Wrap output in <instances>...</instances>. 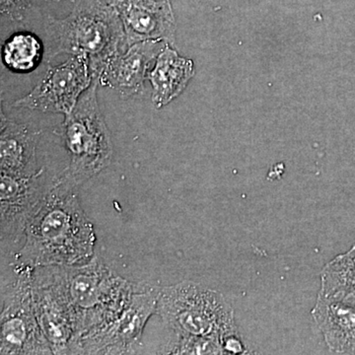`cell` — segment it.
<instances>
[{"instance_id":"30bf717a","label":"cell","mask_w":355,"mask_h":355,"mask_svg":"<svg viewBox=\"0 0 355 355\" xmlns=\"http://www.w3.org/2000/svg\"><path fill=\"white\" fill-rule=\"evenodd\" d=\"M57 178H50L44 167L32 176L1 174L0 179V232L1 243H15L24 237L28 222L46 197Z\"/></svg>"},{"instance_id":"8fae6325","label":"cell","mask_w":355,"mask_h":355,"mask_svg":"<svg viewBox=\"0 0 355 355\" xmlns=\"http://www.w3.org/2000/svg\"><path fill=\"white\" fill-rule=\"evenodd\" d=\"M120 14L127 46L144 41L174 43L171 0H109Z\"/></svg>"},{"instance_id":"9c48e42d","label":"cell","mask_w":355,"mask_h":355,"mask_svg":"<svg viewBox=\"0 0 355 355\" xmlns=\"http://www.w3.org/2000/svg\"><path fill=\"white\" fill-rule=\"evenodd\" d=\"M92 80L89 58L71 55L62 64L50 67L31 92L14 102L12 106L67 116L76 108L79 98Z\"/></svg>"},{"instance_id":"4fadbf2b","label":"cell","mask_w":355,"mask_h":355,"mask_svg":"<svg viewBox=\"0 0 355 355\" xmlns=\"http://www.w3.org/2000/svg\"><path fill=\"white\" fill-rule=\"evenodd\" d=\"M312 316L331 352L355 354V296L319 292Z\"/></svg>"},{"instance_id":"ba28073f","label":"cell","mask_w":355,"mask_h":355,"mask_svg":"<svg viewBox=\"0 0 355 355\" xmlns=\"http://www.w3.org/2000/svg\"><path fill=\"white\" fill-rule=\"evenodd\" d=\"M157 312V289L133 293L132 300L116 318L102 328L81 336L71 354H128L139 345L147 322Z\"/></svg>"},{"instance_id":"ffe728a7","label":"cell","mask_w":355,"mask_h":355,"mask_svg":"<svg viewBox=\"0 0 355 355\" xmlns=\"http://www.w3.org/2000/svg\"><path fill=\"white\" fill-rule=\"evenodd\" d=\"M225 354H245L246 349L240 340L238 335L230 336L222 342Z\"/></svg>"},{"instance_id":"ac0fdd59","label":"cell","mask_w":355,"mask_h":355,"mask_svg":"<svg viewBox=\"0 0 355 355\" xmlns=\"http://www.w3.org/2000/svg\"><path fill=\"white\" fill-rule=\"evenodd\" d=\"M163 350L165 354H225L221 343L203 336H176Z\"/></svg>"},{"instance_id":"44dd1931","label":"cell","mask_w":355,"mask_h":355,"mask_svg":"<svg viewBox=\"0 0 355 355\" xmlns=\"http://www.w3.org/2000/svg\"><path fill=\"white\" fill-rule=\"evenodd\" d=\"M53 1H58V2H60V1L76 2V0H53Z\"/></svg>"},{"instance_id":"d6986e66","label":"cell","mask_w":355,"mask_h":355,"mask_svg":"<svg viewBox=\"0 0 355 355\" xmlns=\"http://www.w3.org/2000/svg\"><path fill=\"white\" fill-rule=\"evenodd\" d=\"M30 7V0H0V12L2 17L13 22L24 20Z\"/></svg>"},{"instance_id":"7c38bea8","label":"cell","mask_w":355,"mask_h":355,"mask_svg":"<svg viewBox=\"0 0 355 355\" xmlns=\"http://www.w3.org/2000/svg\"><path fill=\"white\" fill-rule=\"evenodd\" d=\"M163 43L144 41L128 46L105 65L99 76L100 84L114 89L121 99L139 94L148 79L149 67L162 51Z\"/></svg>"},{"instance_id":"3957f363","label":"cell","mask_w":355,"mask_h":355,"mask_svg":"<svg viewBox=\"0 0 355 355\" xmlns=\"http://www.w3.org/2000/svg\"><path fill=\"white\" fill-rule=\"evenodd\" d=\"M65 286L76 319V336L106 326L130 304L133 286L112 270L99 256L81 266H62Z\"/></svg>"},{"instance_id":"6da1fadb","label":"cell","mask_w":355,"mask_h":355,"mask_svg":"<svg viewBox=\"0 0 355 355\" xmlns=\"http://www.w3.org/2000/svg\"><path fill=\"white\" fill-rule=\"evenodd\" d=\"M77 188L57 178L28 222L18 268L81 266L94 258V226L81 207Z\"/></svg>"},{"instance_id":"5b68a950","label":"cell","mask_w":355,"mask_h":355,"mask_svg":"<svg viewBox=\"0 0 355 355\" xmlns=\"http://www.w3.org/2000/svg\"><path fill=\"white\" fill-rule=\"evenodd\" d=\"M99 84V76H93L92 83L62 125L70 162L60 177L76 187L109 167L113 157L111 135L98 104Z\"/></svg>"},{"instance_id":"5bb4252c","label":"cell","mask_w":355,"mask_h":355,"mask_svg":"<svg viewBox=\"0 0 355 355\" xmlns=\"http://www.w3.org/2000/svg\"><path fill=\"white\" fill-rule=\"evenodd\" d=\"M0 125L1 174L28 177L38 173L39 132L28 125L10 120L2 111Z\"/></svg>"},{"instance_id":"52a82bcc","label":"cell","mask_w":355,"mask_h":355,"mask_svg":"<svg viewBox=\"0 0 355 355\" xmlns=\"http://www.w3.org/2000/svg\"><path fill=\"white\" fill-rule=\"evenodd\" d=\"M31 293L35 314L53 354H70L76 336V319L62 266L31 268Z\"/></svg>"},{"instance_id":"e0dca14e","label":"cell","mask_w":355,"mask_h":355,"mask_svg":"<svg viewBox=\"0 0 355 355\" xmlns=\"http://www.w3.org/2000/svg\"><path fill=\"white\" fill-rule=\"evenodd\" d=\"M320 292L355 296V245L324 266Z\"/></svg>"},{"instance_id":"2e32d148","label":"cell","mask_w":355,"mask_h":355,"mask_svg":"<svg viewBox=\"0 0 355 355\" xmlns=\"http://www.w3.org/2000/svg\"><path fill=\"white\" fill-rule=\"evenodd\" d=\"M44 44L31 32L11 35L2 46L4 67L14 73H28L38 67L44 57Z\"/></svg>"},{"instance_id":"277c9868","label":"cell","mask_w":355,"mask_h":355,"mask_svg":"<svg viewBox=\"0 0 355 355\" xmlns=\"http://www.w3.org/2000/svg\"><path fill=\"white\" fill-rule=\"evenodd\" d=\"M176 336H203L221 343L238 335L234 310L220 292L193 282L157 289V312Z\"/></svg>"},{"instance_id":"9a60e30c","label":"cell","mask_w":355,"mask_h":355,"mask_svg":"<svg viewBox=\"0 0 355 355\" xmlns=\"http://www.w3.org/2000/svg\"><path fill=\"white\" fill-rule=\"evenodd\" d=\"M195 69L191 60L180 57L176 51L165 44L149 71L148 80L153 86V102L162 108L178 97L188 85Z\"/></svg>"},{"instance_id":"8992f818","label":"cell","mask_w":355,"mask_h":355,"mask_svg":"<svg viewBox=\"0 0 355 355\" xmlns=\"http://www.w3.org/2000/svg\"><path fill=\"white\" fill-rule=\"evenodd\" d=\"M0 354H53L35 314L31 268H19L17 279L2 287Z\"/></svg>"},{"instance_id":"7a4b0ae2","label":"cell","mask_w":355,"mask_h":355,"mask_svg":"<svg viewBox=\"0 0 355 355\" xmlns=\"http://www.w3.org/2000/svg\"><path fill=\"white\" fill-rule=\"evenodd\" d=\"M44 31L48 62L62 53L85 55L93 76L128 49L123 21L109 0H76L64 19L46 17Z\"/></svg>"}]
</instances>
